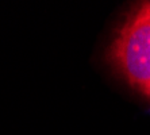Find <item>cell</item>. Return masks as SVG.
Listing matches in <instances>:
<instances>
[{"instance_id": "obj_1", "label": "cell", "mask_w": 150, "mask_h": 135, "mask_svg": "<svg viewBox=\"0 0 150 135\" xmlns=\"http://www.w3.org/2000/svg\"><path fill=\"white\" fill-rule=\"evenodd\" d=\"M108 59L130 87L145 93L150 87V0L126 14L111 41Z\"/></svg>"}, {"instance_id": "obj_2", "label": "cell", "mask_w": 150, "mask_h": 135, "mask_svg": "<svg viewBox=\"0 0 150 135\" xmlns=\"http://www.w3.org/2000/svg\"><path fill=\"white\" fill-rule=\"evenodd\" d=\"M143 95H145V96H146V97H149V99H150V87L147 88L146 90H145V93H143Z\"/></svg>"}]
</instances>
